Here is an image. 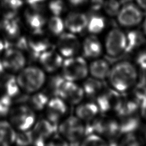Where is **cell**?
<instances>
[{"label": "cell", "mask_w": 146, "mask_h": 146, "mask_svg": "<svg viewBox=\"0 0 146 146\" xmlns=\"http://www.w3.org/2000/svg\"><path fill=\"white\" fill-rule=\"evenodd\" d=\"M16 75L21 92L27 95L41 91L47 81L46 73L39 65H27Z\"/></svg>", "instance_id": "6da1fadb"}, {"label": "cell", "mask_w": 146, "mask_h": 146, "mask_svg": "<svg viewBox=\"0 0 146 146\" xmlns=\"http://www.w3.org/2000/svg\"><path fill=\"white\" fill-rule=\"evenodd\" d=\"M108 78L115 90L124 92L135 84L138 73L134 65L129 62L122 61L111 68Z\"/></svg>", "instance_id": "7a4b0ae2"}, {"label": "cell", "mask_w": 146, "mask_h": 146, "mask_svg": "<svg viewBox=\"0 0 146 146\" xmlns=\"http://www.w3.org/2000/svg\"><path fill=\"white\" fill-rule=\"evenodd\" d=\"M37 112L28 104L14 105L8 116V120L17 131L32 129L37 120Z\"/></svg>", "instance_id": "3957f363"}, {"label": "cell", "mask_w": 146, "mask_h": 146, "mask_svg": "<svg viewBox=\"0 0 146 146\" xmlns=\"http://www.w3.org/2000/svg\"><path fill=\"white\" fill-rule=\"evenodd\" d=\"M0 63L6 72L16 75L27 65V53L16 47L7 46L0 56Z\"/></svg>", "instance_id": "277c9868"}, {"label": "cell", "mask_w": 146, "mask_h": 146, "mask_svg": "<svg viewBox=\"0 0 146 146\" xmlns=\"http://www.w3.org/2000/svg\"><path fill=\"white\" fill-rule=\"evenodd\" d=\"M61 70L64 79L72 82L85 79L89 72L86 61L82 57L78 56L66 58Z\"/></svg>", "instance_id": "5b68a950"}, {"label": "cell", "mask_w": 146, "mask_h": 146, "mask_svg": "<svg viewBox=\"0 0 146 146\" xmlns=\"http://www.w3.org/2000/svg\"><path fill=\"white\" fill-rule=\"evenodd\" d=\"M59 134L70 143H78L86 135V127L79 118L70 117L57 125Z\"/></svg>", "instance_id": "8992f818"}, {"label": "cell", "mask_w": 146, "mask_h": 146, "mask_svg": "<svg viewBox=\"0 0 146 146\" xmlns=\"http://www.w3.org/2000/svg\"><path fill=\"white\" fill-rule=\"evenodd\" d=\"M0 34L6 41L7 46L14 43L25 35L22 23L17 15H3L0 21Z\"/></svg>", "instance_id": "52a82bcc"}, {"label": "cell", "mask_w": 146, "mask_h": 146, "mask_svg": "<svg viewBox=\"0 0 146 146\" xmlns=\"http://www.w3.org/2000/svg\"><path fill=\"white\" fill-rule=\"evenodd\" d=\"M57 131V125L53 124L46 118L37 119L31 129L33 137L32 146H45L48 140Z\"/></svg>", "instance_id": "ba28073f"}, {"label": "cell", "mask_w": 146, "mask_h": 146, "mask_svg": "<svg viewBox=\"0 0 146 146\" xmlns=\"http://www.w3.org/2000/svg\"><path fill=\"white\" fill-rule=\"evenodd\" d=\"M53 48L52 44L44 32L30 33L27 36V52L37 59L42 53Z\"/></svg>", "instance_id": "9c48e42d"}, {"label": "cell", "mask_w": 146, "mask_h": 146, "mask_svg": "<svg viewBox=\"0 0 146 146\" xmlns=\"http://www.w3.org/2000/svg\"><path fill=\"white\" fill-rule=\"evenodd\" d=\"M126 46V35L115 29L108 34L105 41L106 51L111 57H117L124 54Z\"/></svg>", "instance_id": "30bf717a"}, {"label": "cell", "mask_w": 146, "mask_h": 146, "mask_svg": "<svg viewBox=\"0 0 146 146\" xmlns=\"http://www.w3.org/2000/svg\"><path fill=\"white\" fill-rule=\"evenodd\" d=\"M56 50L66 58L76 56L80 48L79 40L74 34L62 33L58 36Z\"/></svg>", "instance_id": "8fae6325"}, {"label": "cell", "mask_w": 146, "mask_h": 146, "mask_svg": "<svg viewBox=\"0 0 146 146\" xmlns=\"http://www.w3.org/2000/svg\"><path fill=\"white\" fill-rule=\"evenodd\" d=\"M66 102L59 97L50 98L44 110L45 118L53 124L58 125L66 114Z\"/></svg>", "instance_id": "7c38bea8"}, {"label": "cell", "mask_w": 146, "mask_h": 146, "mask_svg": "<svg viewBox=\"0 0 146 146\" xmlns=\"http://www.w3.org/2000/svg\"><path fill=\"white\" fill-rule=\"evenodd\" d=\"M63 57L54 48L49 49L37 58L39 66L46 73L54 74L61 68Z\"/></svg>", "instance_id": "4fadbf2b"}, {"label": "cell", "mask_w": 146, "mask_h": 146, "mask_svg": "<svg viewBox=\"0 0 146 146\" xmlns=\"http://www.w3.org/2000/svg\"><path fill=\"white\" fill-rule=\"evenodd\" d=\"M84 96V93L82 88L79 86L75 82L70 81L66 79L62 82L57 95V97L72 104L79 103Z\"/></svg>", "instance_id": "5bb4252c"}, {"label": "cell", "mask_w": 146, "mask_h": 146, "mask_svg": "<svg viewBox=\"0 0 146 146\" xmlns=\"http://www.w3.org/2000/svg\"><path fill=\"white\" fill-rule=\"evenodd\" d=\"M24 20L30 33L44 32L48 21L41 9L32 8H30L25 12Z\"/></svg>", "instance_id": "9a60e30c"}, {"label": "cell", "mask_w": 146, "mask_h": 146, "mask_svg": "<svg viewBox=\"0 0 146 146\" xmlns=\"http://www.w3.org/2000/svg\"><path fill=\"white\" fill-rule=\"evenodd\" d=\"M122 101V97L119 92L106 91L102 92L98 95L97 98V105L99 111L102 113H106L111 110L117 111Z\"/></svg>", "instance_id": "2e32d148"}, {"label": "cell", "mask_w": 146, "mask_h": 146, "mask_svg": "<svg viewBox=\"0 0 146 146\" xmlns=\"http://www.w3.org/2000/svg\"><path fill=\"white\" fill-rule=\"evenodd\" d=\"M117 15L119 23L125 27H135L142 19V12L133 4L125 5Z\"/></svg>", "instance_id": "e0dca14e"}, {"label": "cell", "mask_w": 146, "mask_h": 146, "mask_svg": "<svg viewBox=\"0 0 146 146\" xmlns=\"http://www.w3.org/2000/svg\"><path fill=\"white\" fill-rule=\"evenodd\" d=\"M0 90L1 93L14 100L23 94L17 81L16 75L5 71L0 73Z\"/></svg>", "instance_id": "ac0fdd59"}, {"label": "cell", "mask_w": 146, "mask_h": 146, "mask_svg": "<svg viewBox=\"0 0 146 146\" xmlns=\"http://www.w3.org/2000/svg\"><path fill=\"white\" fill-rule=\"evenodd\" d=\"M88 19L84 14L70 13L64 21V27L70 33H81L87 28Z\"/></svg>", "instance_id": "d6986e66"}, {"label": "cell", "mask_w": 146, "mask_h": 146, "mask_svg": "<svg viewBox=\"0 0 146 146\" xmlns=\"http://www.w3.org/2000/svg\"><path fill=\"white\" fill-rule=\"evenodd\" d=\"M17 130L9 120L0 119V146H15Z\"/></svg>", "instance_id": "ffe728a7"}, {"label": "cell", "mask_w": 146, "mask_h": 146, "mask_svg": "<svg viewBox=\"0 0 146 146\" xmlns=\"http://www.w3.org/2000/svg\"><path fill=\"white\" fill-rule=\"evenodd\" d=\"M82 50L86 57L94 59L101 55L102 46L99 39L94 35H92L84 39L82 44Z\"/></svg>", "instance_id": "44dd1931"}, {"label": "cell", "mask_w": 146, "mask_h": 146, "mask_svg": "<svg viewBox=\"0 0 146 146\" xmlns=\"http://www.w3.org/2000/svg\"><path fill=\"white\" fill-rule=\"evenodd\" d=\"M88 70L92 77L104 80L109 77L111 68L109 63L105 60L97 59L90 64Z\"/></svg>", "instance_id": "7402d4cb"}, {"label": "cell", "mask_w": 146, "mask_h": 146, "mask_svg": "<svg viewBox=\"0 0 146 146\" xmlns=\"http://www.w3.org/2000/svg\"><path fill=\"white\" fill-rule=\"evenodd\" d=\"M99 111L97 104L93 102H87L79 105L76 109L77 117L82 121L92 122Z\"/></svg>", "instance_id": "603a6c76"}, {"label": "cell", "mask_w": 146, "mask_h": 146, "mask_svg": "<svg viewBox=\"0 0 146 146\" xmlns=\"http://www.w3.org/2000/svg\"><path fill=\"white\" fill-rule=\"evenodd\" d=\"M146 39L144 35L138 31H130L126 35V46L124 53L129 54L144 45Z\"/></svg>", "instance_id": "cb8c5ba5"}, {"label": "cell", "mask_w": 146, "mask_h": 146, "mask_svg": "<svg viewBox=\"0 0 146 146\" xmlns=\"http://www.w3.org/2000/svg\"><path fill=\"white\" fill-rule=\"evenodd\" d=\"M50 99L47 93L41 90L30 95L27 104L36 112H41L44 110Z\"/></svg>", "instance_id": "d4e9b609"}, {"label": "cell", "mask_w": 146, "mask_h": 146, "mask_svg": "<svg viewBox=\"0 0 146 146\" xmlns=\"http://www.w3.org/2000/svg\"><path fill=\"white\" fill-rule=\"evenodd\" d=\"M119 122L120 134L133 133L139 125V120L134 114L122 116Z\"/></svg>", "instance_id": "484cf974"}, {"label": "cell", "mask_w": 146, "mask_h": 146, "mask_svg": "<svg viewBox=\"0 0 146 146\" xmlns=\"http://www.w3.org/2000/svg\"><path fill=\"white\" fill-rule=\"evenodd\" d=\"M104 85L100 80L92 77L87 79L83 84L84 95L90 97H97L102 92Z\"/></svg>", "instance_id": "4316f807"}, {"label": "cell", "mask_w": 146, "mask_h": 146, "mask_svg": "<svg viewBox=\"0 0 146 146\" xmlns=\"http://www.w3.org/2000/svg\"><path fill=\"white\" fill-rule=\"evenodd\" d=\"M1 9L4 15L15 16L17 15L19 11L23 6V0H1Z\"/></svg>", "instance_id": "83f0119b"}, {"label": "cell", "mask_w": 146, "mask_h": 146, "mask_svg": "<svg viewBox=\"0 0 146 146\" xmlns=\"http://www.w3.org/2000/svg\"><path fill=\"white\" fill-rule=\"evenodd\" d=\"M48 31L52 36H59L63 33L64 23L59 16H54L47 21L46 27Z\"/></svg>", "instance_id": "f1b7e54d"}, {"label": "cell", "mask_w": 146, "mask_h": 146, "mask_svg": "<svg viewBox=\"0 0 146 146\" xmlns=\"http://www.w3.org/2000/svg\"><path fill=\"white\" fill-rule=\"evenodd\" d=\"M105 27V21L102 17L94 15L88 19L87 29L90 34L96 35L102 32Z\"/></svg>", "instance_id": "f546056e"}, {"label": "cell", "mask_w": 146, "mask_h": 146, "mask_svg": "<svg viewBox=\"0 0 146 146\" xmlns=\"http://www.w3.org/2000/svg\"><path fill=\"white\" fill-rule=\"evenodd\" d=\"M14 105L13 99L8 95L0 93V119L8 117Z\"/></svg>", "instance_id": "4dcf8cb0"}, {"label": "cell", "mask_w": 146, "mask_h": 146, "mask_svg": "<svg viewBox=\"0 0 146 146\" xmlns=\"http://www.w3.org/2000/svg\"><path fill=\"white\" fill-rule=\"evenodd\" d=\"M33 137L31 130L17 131L15 146H32Z\"/></svg>", "instance_id": "1f68e13d"}, {"label": "cell", "mask_w": 146, "mask_h": 146, "mask_svg": "<svg viewBox=\"0 0 146 146\" xmlns=\"http://www.w3.org/2000/svg\"><path fill=\"white\" fill-rule=\"evenodd\" d=\"M79 146H109V144L99 135L93 133L88 135Z\"/></svg>", "instance_id": "d6a6232c"}, {"label": "cell", "mask_w": 146, "mask_h": 146, "mask_svg": "<svg viewBox=\"0 0 146 146\" xmlns=\"http://www.w3.org/2000/svg\"><path fill=\"white\" fill-rule=\"evenodd\" d=\"M48 9L54 16H59L65 11V4L62 0H52L48 4Z\"/></svg>", "instance_id": "836d02e7"}, {"label": "cell", "mask_w": 146, "mask_h": 146, "mask_svg": "<svg viewBox=\"0 0 146 146\" xmlns=\"http://www.w3.org/2000/svg\"><path fill=\"white\" fill-rule=\"evenodd\" d=\"M103 7L108 15L110 16H115L119 13L120 3L115 0H109L105 2Z\"/></svg>", "instance_id": "e575fe53"}, {"label": "cell", "mask_w": 146, "mask_h": 146, "mask_svg": "<svg viewBox=\"0 0 146 146\" xmlns=\"http://www.w3.org/2000/svg\"><path fill=\"white\" fill-rule=\"evenodd\" d=\"M45 146H70V144L61 135L55 133L48 140Z\"/></svg>", "instance_id": "d590c367"}, {"label": "cell", "mask_w": 146, "mask_h": 146, "mask_svg": "<svg viewBox=\"0 0 146 146\" xmlns=\"http://www.w3.org/2000/svg\"><path fill=\"white\" fill-rule=\"evenodd\" d=\"M118 146H140L137 137L133 133H128L124 135Z\"/></svg>", "instance_id": "8d00e7d4"}, {"label": "cell", "mask_w": 146, "mask_h": 146, "mask_svg": "<svg viewBox=\"0 0 146 146\" xmlns=\"http://www.w3.org/2000/svg\"><path fill=\"white\" fill-rule=\"evenodd\" d=\"M136 62L141 71L146 70V52H142L138 54L136 58Z\"/></svg>", "instance_id": "74e56055"}, {"label": "cell", "mask_w": 146, "mask_h": 146, "mask_svg": "<svg viewBox=\"0 0 146 146\" xmlns=\"http://www.w3.org/2000/svg\"><path fill=\"white\" fill-rule=\"evenodd\" d=\"M46 0H27L29 5L32 9H42V5Z\"/></svg>", "instance_id": "f35d334b"}, {"label": "cell", "mask_w": 146, "mask_h": 146, "mask_svg": "<svg viewBox=\"0 0 146 146\" xmlns=\"http://www.w3.org/2000/svg\"><path fill=\"white\" fill-rule=\"evenodd\" d=\"M104 0H91L92 9L95 11H99L104 5Z\"/></svg>", "instance_id": "ab89813d"}, {"label": "cell", "mask_w": 146, "mask_h": 146, "mask_svg": "<svg viewBox=\"0 0 146 146\" xmlns=\"http://www.w3.org/2000/svg\"><path fill=\"white\" fill-rule=\"evenodd\" d=\"M138 104L140 108L141 115L143 119L146 120V97L141 99L138 102Z\"/></svg>", "instance_id": "60d3db41"}, {"label": "cell", "mask_w": 146, "mask_h": 146, "mask_svg": "<svg viewBox=\"0 0 146 146\" xmlns=\"http://www.w3.org/2000/svg\"><path fill=\"white\" fill-rule=\"evenodd\" d=\"M7 46V44L6 41L4 39L3 37L1 36V35L0 34V56H1V54H3L4 50H5Z\"/></svg>", "instance_id": "b9f144b4"}, {"label": "cell", "mask_w": 146, "mask_h": 146, "mask_svg": "<svg viewBox=\"0 0 146 146\" xmlns=\"http://www.w3.org/2000/svg\"><path fill=\"white\" fill-rule=\"evenodd\" d=\"M137 1L140 7L146 10V0H137Z\"/></svg>", "instance_id": "7bdbcfd3"}, {"label": "cell", "mask_w": 146, "mask_h": 146, "mask_svg": "<svg viewBox=\"0 0 146 146\" xmlns=\"http://www.w3.org/2000/svg\"><path fill=\"white\" fill-rule=\"evenodd\" d=\"M86 1V0H73V1L71 2V3L73 5L77 6V5H79L84 3Z\"/></svg>", "instance_id": "ee69618b"}, {"label": "cell", "mask_w": 146, "mask_h": 146, "mask_svg": "<svg viewBox=\"0 0 146 146\" xmlns=\"http://www.w3.org/2000/svg\"><path fill=\"white\" fill-rule=\"evenodd\" d=\"M143 31H144V33L146 36V19L145 20L144 23H143Z\"/></svg>", "instance_id": "f6af8a7d"}, {"label": "cell", "mask_w": 146, "mask_h": 146, "mask_svg": "<svg viewBox=\"0 0 146 146\" xmlns=\"http://www.w3.org/2000/svg\"><path fill=\"white\" fill-rule=\"evenodd\" d=\"M130 1V0H122L123 2H126V1Z\"/></svg>", "instance_id": "bcb514c9"}, {"label": "cell", "mask_w": 146, "mask_h": 146, "mask_svg": "<svg viewBox=\"0 0 146 146\" xmlns=\"http://www.w3.org/2000/svg\"><path fill=\"white\" fill-rule=\"evenodd\" d=\"M69 1H70V3H71V2L73 1V0H69Z\"/></svg>", "instance_id": "7dc6e473"}, {"label": "cell", "mask_w": 146, "mask_h": 146, "mask_svg": "<svg viewBox=\"0 0 146 146\" xmlns=\"http://www.w3.org/2000/svg\"><path fill=\"white\" fill-rule=\"evenodd\" d=\"M145 137H146V135H145Z\"/></svg>", "instance_id": "c3c4849f"}, {"label": "cell", "mask_w": 146, "mask_h": 146, "mask_svg": "<svg viewBox=\"0 0 146 146\" xmlns=\"http://www.w3.org/2000/svg\"><path fill=\"white\" fill-rule=\"evenodd\" d=\"M0 93H1V92H0Z\"/></svg>", "instance_id": "681fc988"}]
</instances>
